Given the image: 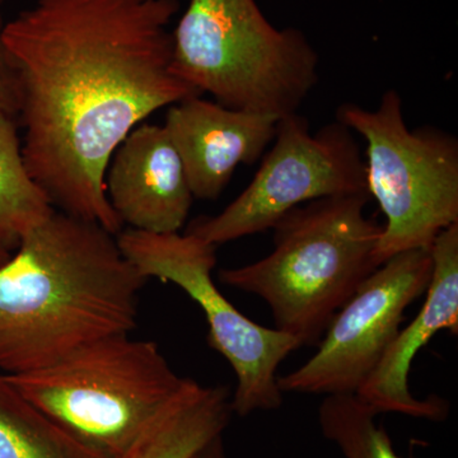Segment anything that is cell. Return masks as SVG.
Instances as JSON below:
<instances>
[{"mask_svg":"<svg viewBox=\"0 0 458 458\" xmlns=\"http://www.w3.org/2000/svg\"><path fill=\"white\" fill-rule=\"evenodd\" d=\"M179 0H36L5 23L27 170L59 212L117 236L108 164L159 108L200 96L172 72Z\"/></svg>","mask_w":458,"mask_h":458,"instance_id":"cell-1","label":"cell"},{"mask_svg":"<svg viewBox=\"0 0 458 458\" xmlns=\"http://www.w3.org/2000/svg\"><path fill=\"white\" fill-rule=\"evenodd\" d=\"M147 280L114 234L54 210L0 265V373L45 369L86 344L131 334Z\"/></svg>","mask_w":458,"mask_h":458,"instance_id":"cell-2","label":"cell"},{"mask_svg":"<svg viewBox=\"0 0 458 458\" xmlns=\"http://www.w3.org/2000/svg\"><path fill=\"white\" fill-rule=\"evenodd\" d=\"M369 194L318 199L273 225L261 260L219 271L222 283L262 298L276 327L315 345L337 312L377 269L382 225L366 216Z\"/></svg>","mask_w":458,"mask_h":458,"instance_id":"cell-3","label":"cell"},{"mask_svg":"<svg viewBox=\"0 0 458 458\" xmlns=\"http://www.w3.org/2000/svg\"><path fill=\"white\" fill-rule=\"evenodd\" d=\"M172 38V72L232 110L280 119L297 113L318 82L306 36L276 29L255 0H190Z\"/></svg>","mask_w":458,"mask_h":458,"instance_id":"cell-4","label":"cell"},{"mask_svg":"<svg viewBox=\"0 0 458 458\" xmlns=\"http://www.w3.org/2000/svg\"><path fill=\"white\" fill-rule=\"evenodd\" d=\"M4 376L57 427L104 458L122 457L186 379L155 342L131 334L86 344L45 369Z\"/></svg>","mask_w":458,"mask_h":458,"instance_id":"cell-5","label":"cell"},{"mask_svg":"<svg viewBox=\"0 0 458 458\" xmlns=\"http://www.w3.org/2000/svg\"><path fill=\"white\" fill-rule=\"evenodd\" d=\"M403 106L399 92L388 89L375 110L344 104L336 113L367 143V190L386 216L377 267L400 252L429 250L458 223L457 138L434 126L411 131Z\"/></svg>","mask_w":458,"mask_h":458,"instance_id":"cell-6","label":"cell"},{"mask_svg":"<svg viewBox=\"0 0 458 458\" xmlns=\"http://www.w3.org/2000/svg\"><path fill=\"white\" fill-rule=\"evenodd\" d=\"M116 240L144 278L179 286L203 310L208 345L225 357L236 375L233 414L278 410L283 405L279 366L302 344L276 327L256 324L229 302L213 279L216 246L188 232L152 233L132 228L123 229Z\"/></svg>","mask_w":458,"mask_h":458,"instance_id":"cell-7","label":"cell"},{"mask_svg":"<svg viewBox=\"0 0 458 458\" xmlns=\"http://www.w3.org/2000/svg\"><path fill=\"white\" fill-rule=\"evenodd\" d=\"M271 143L249 186L223 212L192 222L188 233L223 245L273 228L289 210L310 201L369 194L360 144L343 123L312 134L307 119L286 114Z\"/></svg>","mask_w":458,"mask_h":458,"instance_id":"cell-8","label":"cell"},{"mask_svg":"<svg viewBox=\"0 0 458 458\" xmlns=\"http://www.w3.org/2000/svg\"><path fill=\"white\" fill-rule=\"evenodd\" d=\"M429 250L400 252L377 267L336 313L318 352L278 377L283 394H357L394 342L406 309L432 278Z\"/></svg>","mask_w":458,"mask_h":458,"instance_id":"cell-9","label":"cell"},{"mask_svg":"<svg viewBox=\"0 0 458 458\" xmlns=\"http://www.w3.org/2000/svg\"><path fill=\"white\" fill-rule=\"evenodd\" d=\"M432 278L426 302L408 327L400 328L377 369L357 396L377 414L396 412L408 417L443 421L450 403L438 396L417 399L409 388L412 360L439 331L458 334V223L438 234L429 249Z\"/></svg>","mask_w":458,"mask_h":458,"instance_id":"cell-10","label":"cell"},{"mask_svg":"<svg viewBox=\"0 0 458 458\" xmlns=\"http://www.w3.org/2000/svg\"><path fill=\"white\" fill-rule=\"evenodd\" d=\"M278 117L192 96L174 105L164 128L179 153L192 197L213 200L238 165H254L276 137Z\"/></svg>","mask_w":458,"mask_h":458,"instance_id":"cell-11","label":"cell"},{"mask_svg":"<svg viewBox=\"0 0 458 458\" xmlns=\"http://www.w3.org/2000/svg\"><path fill=\"white\" fill-rule=\"evenodd\" d=\"M107 170V198L123 225L152 233L183 227L194 197L164 126L141 125L129 132Z\"/></svg>","mask_w":458,"mask_h":458,"instance_id":"cell-12","label":"cell"},{"mask_svg":"<svg viewBox=\"0 0 458 458\" xmlns=\"http://www.w3.org/2000/svg\"><path fill=\"white\" fill-rule=\"evenodd\" d=\"M231 400L225 386L186 378L119 458H191L227 429L233 414Z\"/></svg>","mask_w":458,"mask_h":458,"instance_id":"cell-13","label":"cell"},{"mask_svg":"<svg viewBox=\"0 0 458 458\" xmlns=\"http://www.w3.org/2000/svg\"><path fill=\"white\" fill-rule=\"evenodd\" d=\"M18 126L17 117L0 113V249L11 254L55 210L27 170Z\"/></svg>","mask_w":458,"mask_h":458,"instance_id":"cell-14","label":"cell"},{"mask_svg":"<svg viewBox=\"0 0 458 458\" xmlns=\"http://www.w3.org/2000/svg\"><path fill=\"white\" fill-rule=\"evenodd\" d=\"M0 458H104L57 427L0 373Z\"/></svg>","mask_w":458,"mask_h":458,"instance_id":"cell-15","label":"cell"},{"mask_svg":"<svg viewBox=\"0 0 458 458\" xmlns=\"http://www.w3.org/2000/svg\"><path fill=\"white\" fill-rule=\"evenodd\" d=\"M377 417L375 410L355 394H328L318 408L321 433L344 457L403 458Z\"/></svg>","mask_w":458,"mask_h":458,"instance_id":"cell-16","label":"cell"},{"mask_svg":"<svg viewBox=\"0 0 458 458\" xmlns=\"http://www.w3.org/2000/svg\"><path fill=\"white\" fill-rule=\"evenodd\" d=\"M0 0V113L18 117L21 108V81L13 57L4 41L5 21Z\"/></svg>","mask_w":458,"mask_h":458,"instance_id":"cell-17","label":"cell"},{"mask_svg":"<svg viewBox=\"0 0 458 458\" xmlns=\"http://www.w3.org/2000/svg\"><path fill=\"white\" fill-rule=\"evenodd\" d=\"M191 458H227L223 436L214 438L212 442L204 445V447L201 448L200 451H198Z\"/></svg>","mask_w":458,"mask_h":458,"instance_id":"cell-18","label":"cell"},{"mask_svg":"<svg viewBox=\"0 0 458 458\" xmlns=\"http://www.w3.org/2000/svg\"><path fill=\"white\" fill-rule=\"evenodd\" d=\"M11 252L5 251V250L0 249V265L4 264L5 261L11 258Z\"/></svg>","mask_w":458,"mask_h":458,"instance_id":"cell-19","label":"cell"},{"mask_svg":"<svg viewBox=\"0 0 458 458\" xmlns=\"http://www.w3.org/2000/svg\"><path fill=\"white\" fill-rule=\"evenodd\" d=\"M2 2H4V3H5V0H2Z\"/></svg>","mask_w":458,"mask_h":458,"instance_id":"cell-20","label":"cell"}]
</instances>
